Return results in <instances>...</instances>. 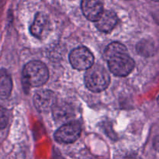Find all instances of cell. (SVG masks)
<instances>
[{
	"instance_id": "6da1fadb",
	"label": "cell",
	"mask_w": 159,
	"mask_h": 159,
	"mask_svg": "<svg viewBox=\"0 0 159 159\" xmlns=\"http://www.w3.org/2000/svg\"><path fill=\"white\" fill-rule=\"evenodd\" d=\"M104 57L110 71L116 76L128 75L134 68V61L129 55L127 48L119 42H113L107 47Z\"/></svg>"
},
{
	"instance_id": "7a4b0ae2",
	"label": "cell",
	"mask_w": 159,
	"mask_h": 159,
	"mask_svg": "<svg viewBox=\"0 0 159 159\" xmlns=\"http://www.w3.org/2000/svg\"><path fill=\"white\" fill-rule=\"evenodd\" d=\"M110 82V75L102 65L96 64L87 69L85 75V83L90 91L94 93L103 91L108 87Z\"/></svg>"
},
{
	"instance_id": "3957f363",
	"label": "cell",
	"mask_w": 159,
	"mask_h": 159,
	"mask_svg": "<svg viewBox=\"0 0 159 159\" xmlns=\"http://www.w3.org/2000/svg\"><path fill=\"white\" fill-rule=\"evenodd\" d=\"M23 77L24 82L30 86L38 87L46 83L49 78V73L43 62L33 61L23 68Z\"/></svg>"
},
{
	"instance_id": "277c9868",
	"label": "cell",
	"mask_w": 159,
	"mask_h": 159,
	"mask_svg": "<svg viewBox=\"0 0 159 159\" xmlns=\"http://www.w3.org/2000/svg\"><path fill=\"white\" fill-rule=\"evenodd\" d=\"M70 63L73 68L78 70H87L94 64V56L85 47H79L71 52Z\"/></svg>"
},
{
	"instance_id": "5b68a950",
	"label": "cell",
	"mask_w": 159,
	"mask_h": 159,
	"mask_svg": "<svg viewBox=\"0 0 159 159\" xmlns=\"http://www.w3.org/2000/svg\"><path fill=\"white\" fill-rule=\"evenodd\" d=\"M82 127L78 121H70L63 124L54 134V138L59 143L71 144L79 138Z\"/></svg>"
},
{
	"instance_id": "8992f818",
	"label": "cell",
	"mask_w": 159,
	"mask_h": 159,
	"mask_svg": "<svg viewBox=\"0 0 159 159\" xmlns=\"http://www.w3.org/2000/svg\"><path fill=\"white\" fill-rule=\"evenodd\" d=\"M55 99V95L52 91L42 89L34 95V103L39 112H47L53 108L56 102Z\"/></svg>"
},
{
	"instance_id": "52a82bcc",
	"label": "cell",
	"mask_w": 159,
	"mask_h": 159,
	"mask_svg": "<svg viewBox=\"0 0 159 159\" xmlns=\"http://www.w3.org/2000/svg\"><path fill=\"white\" fill-rule=\"evenodd\" d=\"M82 10L89 20L96 22L103 12V5L101 0H82Z\"/></svg>"
},
{
	"instance_id": "ba28073f",
	"label": "cell",
	"mask_w": 159,
	"mask_h": 159,
	"mask_svg": "<svg viewBox=\"0 0 159 159\" xmlns=\"http://www.w3.org/2000/svg\"><path fill=\"white\" fill-rule=\"evenodd\" d=\"M51 29L48 17L43 12H38L36 15L34 21L30 26V33L37 38L42 39L46 37Z\"/></svg>"
},
{
	"instance_id": "9c48e42d",
	"label": "cell",
	"mask_w": 159,
	"mask_h": 159,
	"mask_svg": "<svg viewBox=\"0 0 159 159\" xmlns=\"http://www.w3.org/2000/svg\"><path fill=\"white\" fill-rule=\"evenodd\" d=\"M52 109L54 117L57 122L66 124L74 116V110L68 102H56Z\"/></svg>"
},
{
	"instance_id": "30bf717a",
	"label": "cell",
	"mask_w": 159,
	"mask_h": 159,
	"mask_svg": "<svg viewBox=\"0 0 159 159\" xmlns=\"http://www.w3.org/2000/svg\"><path fill=\"white\" fill-rule=\"evenodd\" d=\"M96 23V26L99 30L105 33L110 32L117 23V16L113 11L107 10L102 12Z\"/></svg>"
},
{
	"instance_id": "8fae6325",
	"label": "cell",
	"mask_w": 159,
	"mask_h": 159,
	"mask_svg": "<svg viewBox=\"0 0 159 159\" xmlns=\"http://www.w3.org/2000/svg\"><path fill=\"white\" fill-rule=\"evenodd\" d=\"M12 82L11 76L6 69H0V99L9 97L12 92Z\"/></svg>"
},
{
	"instance_id": "7c38bea8",
	"label": "cell",
	"mask_w": 159,
	"mask_h": 159,
	"mask_svg": "<svg viewBox=\"0 0 159 159\" xmlns=\"http://www.w3.org/2000/svg\"><path fill=\"white\" fill-rule=\"evenodd\" d=\"M154 42L149 41L148 40H143L138 43L137 46V51L142 56H152L155 51Z\"/></svg>"
},
{
	"instance_id": "4fadbf2b",
	"label": "cell",
	"mask_w": 159,
	"mask_h": 159,
	"mask_svg": "<svg viewBox=\"0 0 159 159\" xmlns=\"http://www.w3.org/2000/svg\"><path fill=\"white\" fill-rule=\"evenodd\" d=\"M9 121V113L7 109L0 106V129H4Z\"/></svg>"
},
{
	"instance_id": "5bb4252c",
	"label": "cell",
	"mask_w": 159,
	"mask_h": 159,
	"mask_svg": "<svg viewBox=\"0 0 159 159\" xmlns=\"http://www.w3.org/2000/svg\"><path fill=\"white\" fill-rule=\"evenodd\" d=\"M124 159H141V158L137 155H127V156Z\"/></svg>"
},
{
	"instance_id": "9a60e30c",
	"label": "cell",
	"mask_w": 159,
	"mask_h": 159,
	"mask_svg": "<svg viewBox=\"0 0 159 159\" xmlns=\"http://www.w3.org/2000/svg\"><path fill=\"white\" fill-rule=\"evenodd\" d=\"M153 1H155V2H158V0H153Z\"/></svg>"
}]
</instances>
